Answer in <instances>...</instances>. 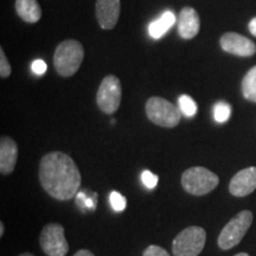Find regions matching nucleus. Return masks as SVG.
<instances>
[{
    "mask_svg": "<svg viewBox=\"0 0 256 256\" xmlns=\"http://www.w3.org/2000/svg\"><path fill=\"white\" fill-rule=\"evenodd\" d=\"M40 182L48 194L58 200H69L78 194L81 174L72 156L63 152H50L42 158Z\"/></svg>",
    "mask_w": 256,
    "mask_h": 256,
    "instance_id": "f257e3e1",
    "label": "nucleus"
},
{
    "mask_svg": "<svg viewBox=\"0 0 256 256\" xmlns=\"http://www.w3.org/2000/svg\"><path fill=\"white\" fill-rule=\"evenodd\" d=\"M84 49L82 44L75 40H66L58 44L54 55V66L56 72L64 78H70L78 72L81 66Z\"/></svg>",
    "mask_w": 256,
    "mask_h": 256,
    "instance_id": "f03ea898",
    "label": "nucleus"
},
{
    "mask_svg": "<svg viewBox=\"0 0 256 256\" xmlns=\"http://www.w3.org/2000/svg\"><path fill=\"white\" fill-rule=\"evenodd\" d=\"M147 118L156 126L174 128L178 126L182 119V112L177 106L158 96H152L145 106Z\"/></svg>",
    "mask_w": 256,
    "mask_h": 256,
    "instance_id": "7ed1b4c3",
    "label": "nucleus"
},
{
    "mask_svg": "<svg viewBox=\"0 0 256 256\" xmlns=\"http://www.w3.org/2000/svg\"><path fill=\"white\" fill-rule=\"evenodd\" d=\"M218 183V176L200 166L188 168L182 174V185L184 190L194 196H204L209 194L215 190Z\"/></svg>",
    "mask_w": 256,
    "mask_h": 256,
    "instance_id": "20e7f679",
    "label": "nucleus"
},
{
    "mask_svg": "<svg viewBox=\"0 0 256 256\" xmlns=\"http://www.w3.org/2000/svg\"><path fill=\"white\" fill-rule=\"evenodd\" d=\"M206 241V230L200 226H188L176 236L172 243L174 256H198Z\"/></svg>",
    "mask_w": 256,
    "mask_h": 256,
    "instance_id": "39448f33",
    "label": "nucleus"
},
{
    "mask_svg": "<svg viewBox=\"0 0 256 256\" xmlns=\"http://www.w3.org/2000/svg\"><path fill=\"white\" fill-rule=\"evenodd\" d=\"M252 223V212L244 210L238 212L235 217L229 220L228 224L222 229L218 236V247L223 250H228L238 246L246 232L250 228Z\"/></svg>",
    "mask_w": 256,
    "mask_h": 256,
    "instance_id": "423d86ee",
    "label": "nucleus"
},
{
    "mask_svg": "<svg viewBox=\"0 0 256 256\" xmlns=\"http://www.w3.org/2000/svg\"><path fill=\"white\" fill-rule=\"evenodd\" d=\"M121 83L120 80L114 75H108L102 80L98 94L96 102L98 108L104 114H113L119 110L121 102Z\"/></svg>",
    "mask_w": 256,
    "mask_h": 256,
    "instance_id": "0eeeda50",
    "label": "nucleus"
},
{
    "mask_svg": "<svg viewBox=\"0 0 256 256\" xmlns=\"http://www.w3.org/2000/svg\"><path fill=\"white\" fill-rule=\"evenodd\" d=\"M40 247L48 256H66L69 243L64 236V228L58 223H50L40 232Z\"/></svg>",
    "mask_w": 256,
    "mask_h": 256,
    "instance_id": "6e6552de",
    "label": "nucleus"
},
{
    "mask_svg": "<svg viewBox=\"0 0 256 256\" xmlns=\"http://www.w3.org/2000/svg\"><path fill=\"white\" fill-rule=\"evenodd\" d=\"M220 48L228 54L240 56L249 57L256 52V46L249 38L236 34V32H226L220 37Z\"/></svg>",
    "mask_w": 256,
    "mask_h": 256,
    "instance_id": "1a4fd4ad",
    "label": "nucleus"
},
{
    "mask_svg": "<svg viewBox=\"0 0 256 256\" xmlns=\"http://www.w3.org/2000/svg\"><path fill=\"white\" fill-rule=\"evenodd\" d=\"M256 188V168H243L234 176L229 184V191L235 197H246Z\"/></svg>",
    "mask_w": 256,
    "mask_h": 256,
    "instance_id": "9d476101",
    "label": "nucleus"
},
{
    "mask_svg": "<svg viewBox=\"0 0 256 256\" xmlns=\"http://www.w3.org/2000/svg\"><path fill=\"white\" fill-rule=\"evenodd\" d=\"M120 17V0H96V19L104 30L115 28Z\"/></svg>",
    "mask_w": 256,
    "mask_h": 256,
    "instance_id": "9b49d317",
    "label": "nucleus"
},
{
    "mask_svg": "<svg viewBox=\"0 0 256 256\" xmlns=\"http://www.w3.org/2000/svg\"><path fill=\"white\" fill-rule=\"evenodd\" d=\"M177 24L179 36L183 40H192L200 30V14L194 8L186 6L179 12Z\"/></svg>",
    "mask_w": 256,
    "mask_h": 256,
    "instance_id": "f8f14e48",
    "label": "nucleus"
},
{
    "mask_svg": "<svg viewBox=\"0 0 256 256\" xmlns=\"http://www.w3.org/2000/svg\"><path fill=\"white\" fill-rule=\"evenodd\" d=\"M18 146L12 138L2 136L0 139V172L10 174L17 164Z\"/></svg>",
    "mask_w": 256,
    "mask_h": 256,
    "instance_id": "ddd939ff",
    "label": "nucleus"
},
{
    "mask_svg": "<svg viewBox=\"0 0 256 256\" xmlns=\"http://www.w3.org/2000/svg\"><path fill=\"white\" fill-rule=\"evenodd\" d=\"M16 11L24 22L34 24L42 17V8L37 0H16Z\"/></svg>",
    "mask_w": 256,
    "mask_h": 256,
    "instance_id": "4468645a",
    "label": "nucleus"
},
{
    "mask_svg": "<svg viewBox=\"0 0 256 256\" xmlns=\"http://www.w3.org/2000/svg\"><path fill=\"white\" fill-rule=\"evenodd\" d=\"M176 24V14L172 11H166L159 19H156L148 25V34L153 40H159Z\"/></svg>",
    "mask_w": 256,
    "mask_h": 256,
    "instance_id": "2eb2a0df",
    "label": "nucleus"
},
{
    "mask_svg": "<svg viewBox=\"0 0 256 256\" xmlns=\"http://www.w3.org/2000/svg\"><path fill=\"white\" fill-rule=\"evenodd\" d=\"M242 94L248 101L256 102V66L246 74L242 80Z\"/></svg>",
    "mask_w": 256,
    "mask_h": 256,
    "instance_id": "dca6fc26",
    "label": "nucleus"
},
{
    "mask_svg": "<svg viewBox=\"0 0 256 256\" xmlns=\"http://www.w3.org/2000/svg\"><path fill=\"white\" fill-rule=\"evenodd\" d=\"M178 104H179V110H180L182 114L185 115V116L192 118L196 115L197 104H196V101L191 98V96L185 95V94L179 96Z\"/></svg>",
    "mask_w": 256,
    "mask_h": 256,
    "instance_id": "f3484780",
    "label": "nucleus"
},
{
    "mask_svg": "<svg viewBox=\"0 0 256 256\" xmlns=\"http://www.w3.org/2000/svg\"><path fill=\"white\" fill-rule=\"evenodd\" d=\"M230 115H232V107L228 102H217L214 107V119L216 122L224 124L229 120Z\"/></svg>",
    "mask_w": 256,
    "mask_h": 256,
    "instance_id": "a211bd4d",
    "label": "nucleus"
},
{
    "mask_svg": "<svg viewBox=\"0 0 256 256\" xmlns=\"http://www.w3.org/2000/svg\"><path fill=\"white\" fill-rule=\"evenodd\" d=\"M110 206L115 211L120 212V211H124L126 209V198H124L122 194H119V192L113 191L110 196Z\"/></svg>",
    "mask_w": 256,
    "mask_h": 256,
    "instance_id": "6ab92c4d",
    "label": "nucleus"
},
{
    "mask_svg": "<svg viewBox=\"0 0 256 256\" xmlns=\"http://www.w3.org/2000/svg\"><path fill=\"white\" fill-rule=\"evenodd\" d=\"M12 68H11V64H10L8 57L5 56L4 50L0 49V76L2 78H8L11 75Z\"/></svg>",
    "mask_w": 256,
    "mask_h": 256,
    "instance_id": "aec40b11",
    "label": "nucleus"
},
{
    "mask_svg": "<svg viewBox=\"0 0 256 256\" xmlns=\"http://www.w3.org/2000/svg\"><path fill=\"white\" fill-rule=\"evenodd\" d=\"M158 176L153 174L151 171L145 170L142 174V180L147 188H154L158 185Z\"/></svg>",
    "mask_w": 256,
    "mask_h": 256,
    "instance_id": "412c9836",
    "label": "nucleus"
},
{
    "mask_svg": "<svg viewBox=\"0 0 256 256\" xmlns=\"http://www.w3.org/2000/svg\"><path fill=\"white\" fill-rule=\"evenodd\" d=\"M142 256H170L168 252L159 246H150L144 250Z\"/></svg>",
    "mask_w": 256,
    "mask_h": 256,
    "instance_id": "4be33fe9",
    "label": "nucleus"
},
{
    "mask_svg": "<svg viewBox=\"0 0 256 256\" xmlns=\"http://www.w3.org/2000/svg\"><path fill=\"white\" fill-rule=\"evenodd\" d=\"M32 72H34L36 75H43L44 72H46V63L44 62L43 60H36L32 62Z\"/></svg>",
    "mask_w": 256,
    "mask_h": 256,
    "instance_id": "5701e85b",
    "label": "nucleus"
},
{
    "mask_svg": "<svg viewBox=\"0 0 256 256\" xmlns=\"http://www.w3.org/2000/svg\"><path fill=\"white\" fill-rule=\"evenodd\" d=\"M249 31H250V34H252V36L256 37V17L252 18L250 22H249Z\"/></svg>",
    "mask_w": 256,
    "mask_h": 256,
    "instance_id": "b1692460",
    "label": "nucleus"
},
{
    "mask_svg": "<svg viewBox=\"0 0 256 256\" xmlns=\"http://www.w3.org/2000/svg\"><path fill=\"white\" fill-rule=\"evenodd\" d=\"M74 256H95L90 250H87V249H81L78 252H75Z\"/></svg>",
    "mask_w": 256,
    "mask_h": 256,
    "instance_id": "393cba45",
    "label": "nucleus"
},
{
    "mask_svg": "<svg viewBox=\"0 0 256 256\" xmlns=\"http://www.w3.org/2000/svg\"><path fill=\"white\" fill-rule=\"evenodd\" d=\"M4 232H5V226L4 223H0V236H4Z\"/></svg>",
    "mask_w": 256,
    "mask_h": 256,
    "instance_id": "a878e982",
    "label": "nucleus"
},
{
    "mask_svg": "<svg viewBox=\"0 0 256 256\" xmlns=\"http://www.w3.org/2000/svg\"><path fill=\"white\" fill-rule=\"evenodd\" d=\"M235 256H249V254H247V252H240V254H236Z\"/></svg>",
    "mask_w": 256,
    "mask_h": 256,
    "instance_id": "bb28decb",
    "label": "nucleus"
},
{
    "mask_svg": "<svg viewBox=\"0 0 256 256\" xmlns=\"http://www.w3.org/2000/svg\"><path fill=\"white\" fill-rule=\"evenodd\" d=\"M19 256H34L32 254H30V252H24V254L19 255Z\"/></svg>",
    "mask_w": 256,
    "mask_h": 256,
    "instance_id": "cd10ccee",
    "label": "nucleus"
}]
</instances>
